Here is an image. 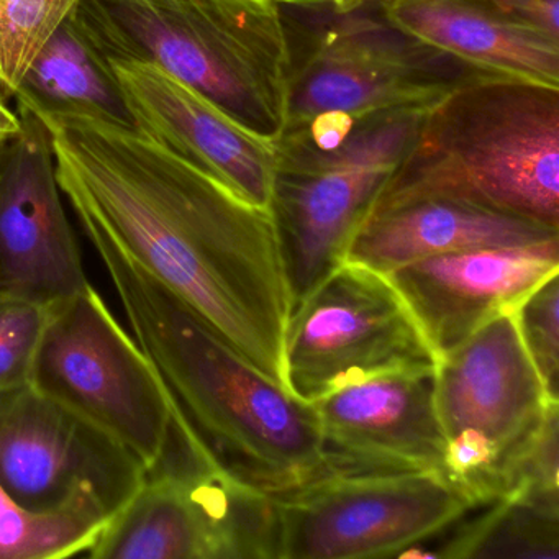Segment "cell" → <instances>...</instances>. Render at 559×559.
Here are the masks:
<instances>
[{
    "instance_id": "obj_1",
    "label": "cell",
    "mask_w": 559,
    "mask_h": 559,
    "mask_svg": "<svg viewBox=\"0 0 559 559\" xmlns=\"http://www.w3.org/2000/svg\"><path fill=\"white\" fill-rule=\"evenodd\" d=\"M31 109L50 132L58 182L78 221L100 228L284 388L293 307L271 212L139 127L81 110Z\"/></svg>"
},
{
    "instance_id": "obj_2",
    "label": "cell",
    "mask_w": 559,
    "mask_h": 559,
    "mask_svg": "<svg viewBox=\"0 0 559 559\" xmlns=\"http://www.w3.org/2000/svg\"><path fill=\"white\" fill-rule=\"evenodd\" d=\"M133 338L148 356L209 460L270 496L329 476L319 417L251 365L191 307L90 222Z\"/></svg>"
},
{
    "instance_id": "obj_3",
    "label": "cell",
    "mask_w": 559,
    "mask_h": 559,
    "mask_svg": "<svg viewBox=\"0 0 559 559\" xmlns=\"http://www.w3.org/2000/svg\"><path fill=\"white\" fill-rule=\"evenodd\" d=\"M71 17L106 60L162 68L276 142L290 53L281 0H78Z\"/></svg>"
},
{
    "instance_id": "obj_4",
    "label": "cell",
    "mask_w": 559,
    "mask_h": 559,
    "mask_svg": "<svg viewBox=\"0 0 559 559\" xmlns=\"http://www.w3.org/2000/svg\"><path fill=\"white\" fill-rule=\"evenodd\" d=\"M379 195L457 199L559 228V87L466 81L428 110Z\"/></svg>"
},
{
    "instance_id": "obj_5",
    "label": "cell",
    "mask_w": 559,
    "mask_h": 559,
    "mask_svg": "<svg viewBox=\"0 0 559 559\" xmlns=\"http://www.w3.org/2000/svg\"><path fill=\"white\" fill-rule=\"evenodd\" d=\"M430 109L359 117L333 139L284 132L274 142L277 165L270 212L290 313L345 263L359 225Z\"/></svg>"
},
{
    "instance_id": "obj_6",
    "label": "cell",
    "mask_w": 559,
    "mask_h": 559,
    "mask_svg": "<svg viewBox=\"0 0 559 559\" xmlns=\"http://www.w3.org/2000/svg\"><path fill=\"white\" fill-rule=\"evenodd\" d=\"M281 0L290 70L284 130L320 117H359L402 109H430L451 91L490 73L424 47L361 8L323 22L319 4ZM499 76V74H496ZM283 130V132H284Z\"/></svg>"
},
{
    "instance_id": "obj_7",
    "label": "cell",
    "mask_w": 559,
    "mask_h": 559,
    "mask_svg": "<svg viewBox=\"0 0 559 559\" xmlns=\"http://www.w3.org/2000/svg\"><path fill=\"white\" fill-rule=\"evenodd\" d=\"M96 559H277L274 497L209 460L175 414L162 461L87 551Z\"/></svg>"
},
{
    "instance_id": "obj_8",
    "label": "cell",
    "mask_w": 559,
    "mask_h": 559,
    "mask_svg": "<svg viewBox=\"0 0 559 559\" xmlns=\"http://www.w3.org/2000/svg\"><path fill=\"white\" fill-rule=\"evenodd\" d=\"M31 385L119 441L145 471L162 461L175 402L93 284L51 307Z\"/></svg>"
},
{
    "instance_id": "obj_9",
    "label": "cell",
    "mask_w": 559,
    "mask_h": 559,
    "mask_svg": "<svg viewBox=\"0 0 559 559\" xmlns=\"http://www.w3.org/2000/svg\"><path fill=\"white\" fill-rule=\"evenodd\" d=\"M552 402L510 313L493 317L435 366L444 474L476 506L502 499L510 466Z\"/></svg>"
},
{
    "instance_id": "obj_10",
    "label": "cell",
    "mask_w": 559,
    "mask_h": 559,
    "mask_svg": "<svg viewBox=\"0 0 559 559\" xmlns=\"http://www.w3.org/2000/svg\"><path fill=\"white\" fill-rule=\"evenodd\" d=\"M273 497L277 559L399 558L476 507L440 471L329 474Z\"/></svg>"
},
{
    "instance_id": "obj_11",
    "label": "cell",
    "mask_w": 559,
    "mask_h": 559,
    "mask_svg": "<svg viewBox=\"0 0 559 559\" xmlns=\"http://www.w3.org/2000/svg\"><path fill=\"white\" fill-rule=\"evenodd\" d=\"M435 365L430 343L388 274L348 261L290 313L284 336V389L304 404Z\"/></svg>"
},
{
    "instance_id": "obj_12",
    "label": "cell",
    "mask_w": 559,
    "mask_h": 559,
    "mask_svg": "<svg viewBox=\"0 0 559 559\" xmlns=\"http://www.w3.org/2000/svg\"><path fill=\"white\" fill-rule=\"evenodd\" d=\"M145 476L123 444L34 385L0 392V487L21 506L110 522Z\"/></svg>"
},
{
    "instance_id": "obj_13",
    "label": "cell",
    "mask_w": 559,
    "mask_h": 559,
    "mask_svg": "<svg viewBox=\"0 0 559 559\" xmlns=\"http://www.w3.org/2000/svg\"><path fill=\"white\" fill-rule=\"evenodd\" d=\"M0 145V300L55 307L90 286L44 120L17 100Z\"/></svg>"
},
{
    "instance_id": "obj_14",
    "label": "cell",
    "mask_w": 559,
    "mask_h": 559,
    "mask_svg": "<svg viewBox=\"0 0 559 559\" xmlns=\"http://www.w3.org/2000/svg\"><path fill=\"white\" fill-rule=\"evenodd\" d=\"M435 366L379 376L313 402L330 473H444Z\"/></svg>"
},
{
    "instance_id": "obj_15",
    "label": "cell",
    "mask_w": 559,
    "mask_h": 559,
    "mask_svg": "<svg viewBox=\"0 0 559 559\" xmlns=\"http://www.w3.org/2000/svg\"><path fill=\"white\" fill-rule=\"evenodd\" d=\"M133 123L207 175L270 211L276 145L238 126L211 100L162 68L107 60Z\"/></svg>"
},
{
    "instance_id": "obj_16",
    "label": "cell",
    "mask_w": 559,
    "mask_h": 559,
    "mask_svg": "<svg viewBox=\"0 0 559 559\" xmlns=\"http://www.w3.org/2000/svg\"><path fill=\"white\" fill-rule=\"evenodd\" d=\"M558 271L559 238L437 254L404 264L388 277L438 361Z\"/></svg>"
},
{
    "instance_id": "obj_17",
    "label": "cell",
    "mask_w": 559,
    "mask_h": 559,
    "mask_svg": "<svg viewBox=\"0 0 559 559\" xmlns=\"http://www.w3.org/2000/svg\"><path fill=\"white\" fill-rule=\"evenodd\" d=\"M558 238L559 228L457 199L379 195L359 225L346 261L389 274L437 254L525 247Z\"/></svg>"
},
{
    "instance_id": "obj_18",
    "label": "cell",
    "mask_w": 559,
    "mask_h": 559,
    "mask_svg": "<svg viewBox=\"0 0 559 559\" xmlns=\"http://www.w3.org/2000/svg\"><path fill=\"white\" fill-rule=\"evenodd\" d=\"M399 34L484 73L559 87V38L487 0H369Z\"/></svg>"
},
{
    "instance_id": "obj_19",
    "label": "cell",
    "mask_w": 559,
    "mask_h": 559,
    "mask_svg": "<svg viewBox=\"0 0 559 559\" xmlns=\"http://www.w3.org/2000/svg\"><path fill=\"white\" fill-rule=\"evenodd\" d=\"M15 100L35 109L81 110L135 126L112 68L71 14L28 68Z\"/></svg>"
},
{
    "instance_id": "obj_20",
    "label": "cell",
    "mask_w": 559,
    "mask_h": 559,
    "mask_svg": "<svg viewBox=\"0 0 559 559\" xmlns=\"http://www.w3.org/2000/svg\"><path fill=\"white\" fill-rule=\"evenodd\" d=\"M437 536L443 539L424 542L433 546L420 558L559 559V509L502 497L473 507Z\"/></svg>"
},
{
    "instance_id": "obj_21",
    "label": "cell",
    "mask_w": 559,
    "mask_h": 559,
    "mask_svg": "<svg viewBox=\"0 0 559 559\" xmlns=\"http://www.w3.org/2000/svg\"><path fill=\"white\" fill-rule=\"evenodd\" d=\"M109 520L84 510L27 509L0 487V559L86 556Z\"/></svg>"
},
{
    "instance_id": "obj_22",
    "label": "cell",
    "mask_w": 559,
    "mask_h": 559,
    "mask_svg": "<svg viewBox=\"0 0 559 559\" xmlns=\"http://www.w3.org/2000/svg\"><path fill=\"white\" fill-rule=\"evenodd\" d=\"M78 0H0V97H15L48 38Z\"/></svg>"
},
{
    "instance_id": "obj_23",
    "label": "cell",
    "mask_w": 559,
    "mask_h": 559,
    "mask_svg": "<svg viewBox=\"0 0 559 559\" xmlns=\"http://www.w3.org/2000/svg\"><path fill=\"white\" fill-rule=\"evenodd\" d=\"M559 271L536 284L507 312L515 323L549 397L559 401Z\"/></svg>"
},
{
    "instance_id": "obj_24",
    "label": "cell",
    "mask_w": 559,
    "mask_h": 559,
    "mask_svg": "<svg viewBox=\"0 0 559 559\" xmlns=\"http://www.w3.org/2000/svg\"><path fill=\"white\" fill-rule=\"evenodd\" d=\"M559 402L546 408L507 473L503 497L559 509Z\"/></svg>"
},
{
    "instance_id": "obj_25",
    "label": "cell",
    "mask_w": 559,
    "mask_h": 559,
    "mask_svg": "<svg viewBox=\"0 0 559 559\" xmlns=\"http://www.w3.org/2000/svg\"><path fill=\"white\" fill-rule=\"evenodd\" d=\"M50 309L0 300V392L31 384L38 343Z\"/></svg>"
},
{
    "instance_id": "obj_26",
    "label": "cell",
    "mask_w": 559,
    "mask_h": 559,
    "mask_svg": "<svg viewBox=\"0 0 559 559\" xmlns=\"http://www.w3.org/2000/svg\"><path fill=\"white\" fill-rule=\"evenodd\" d=\"M21 130V117L17 110H12L5 104L4 97H0V135L11 136Z\"/></svg>"
},
{
    "instance_id": "obj_27",
    "label": "cell",
    "mask_w": 559,
    "mask_h": 559,
    "mask_svg": "<svg viewBox=\"0 0 559 559\" xmlns=\"http://www.w3.org/2000/svg\"><path fill=\"white\" fill-rule=\"evenodd\" d=\"M329 2L336 12H352L365 8L369 0H329Z\"/></svg>"
},
{
    "instance_id": "obj_28",
    "label": "cell",
    "mask_w": 559,
    "mask_h": 559,
    "mask_svg": "<svg viewBox=\"0 0 559 559\" xmlns=\"http://www.w3.org/2000/svg\"><path fill=\"white\" fill-rule=\"evenodd\" d=\"M5 136L0 135V145H2V142H4Z\"/></svg>"
}]
</instances>
